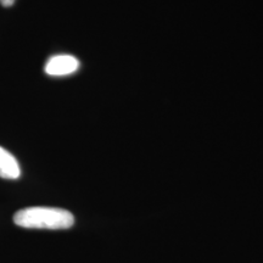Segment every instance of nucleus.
<instances>
[{"mask_svg":"<svg viewBox=\"0 0 263 263\" xmlns=\"http://www.w3.org/2000/svg\"><path fill=\"white\" fill-rule=\"evenodd\" d=\"M80 68V61L72 55H55L45 65V72L49 76H67L74 73Z\"/></svg>","mask_w":263,"mask_h":263,"instance_id":"2","label":"nucleus"},{"mask_svg":"<svg viewBox=\"0 0 263 263\" xmlns=\"http://www.w3.org/2000/svg\"><path fill=\"white\" fill-rule=\"evenodd\" d=\"M0 3H2V5L5 6V8H10V6L14 5L15 0H0Z\"/></svg>","mask_w":263,"mask_h":263,"instance_id":"4","label":"nucleus"},{"mask_svg":"<svg viewBox=\"0 0 263 263\" xmlns=\"http://www.w3.org/2000/svg\"><path fill=\"white\" fill-rule=\"evenodd\" d=\"M14 223L29 229H68L74 224V217L70 211L55 207H28L14 215Z\"/></svg>","mask_w":263,"mask_h":263,"instance_id":"1","label":"nucleus"},{"mask_svg":"<svg viewBox=\"0 0 263 263\" xmlns=\"http://www.w3.org/2000/svg\"><path fill=\"white\" fill-rule=\"evenodd\" d=\"M21 176V168L17 160L11 153L0 146V177L4 179H17Z\"/></svg>","mask_w":263,"mask_h":263,"instance_id":"3","label":"nucleus"}]
</instances>
